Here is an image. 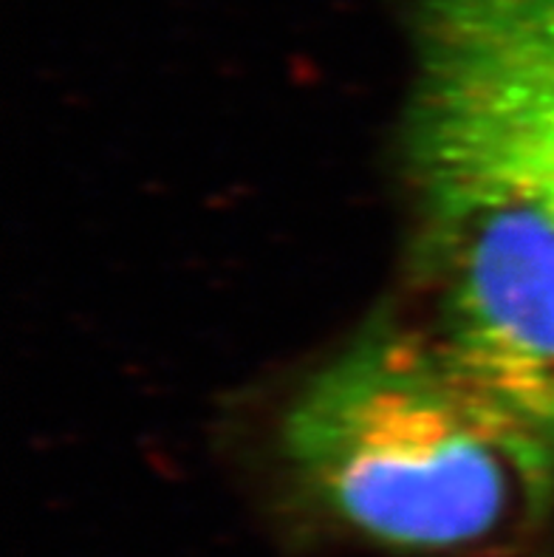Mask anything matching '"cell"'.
I'll use <instances>...</instances> for the list:
<instances>
[{"label": "cell", "instance_id": "6da1fadb", "mask_svg": "<svg viewBox=\"0 0 554 557\" xmlns=\"http://www.w3.org/2000/svg\"><path fill=\"white\" fill-rule=\"evenodd\" d=\"M292 470L379 544L467 555L554 512V450L419 320H379L297 394Z\"/></svg>", "mask_w": 554, "mask_h": 557}, {"label": "cell", "instance_id": "7a4b0ae2", "mask_svg": "<svg viewBox=\"0 0 554 557\" xmlns=\"http://www.w3.org/2000/svg\"><path fill=\"white\" fill-rule=\"evenodd\" d=\"M419 320L554 450V210L461 99L416 74L407 111Z\"/></svg>", "mask_w": 554, "mask_h": 557}, {"label": "cell", "instance_id": "3957f363", "mask_svg": "<svg viewBox=\"0 0 554 557\" xmlns=\"http://www.w3.org/2000/svg\"><path fill=\"white\" fill-rule=\"evenodd\" d=\"M416 74L456 94L554 210V0H419Z\"/></svg>", "mask_w": 554, "mask_h": 557}]
</instances>
